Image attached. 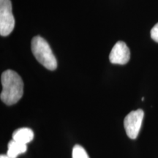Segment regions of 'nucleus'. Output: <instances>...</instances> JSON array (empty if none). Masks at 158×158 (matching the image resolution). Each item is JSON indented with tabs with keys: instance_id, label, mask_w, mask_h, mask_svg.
<instances>
[{
	"instance_id": "nucleus-10",
	"label": "nucleus",
	"mask_w": 158,
	"mask_h": 158,
	"mask_svg": "<svg viewBox=\"0 0 158 158\" xmlns=\"http://www.w3.org/2000/svg\"><path fill=\"white\" fill-rule=\"evenodd\" d=\"M0 158H9V157H7V155H1V156H0Z\"/></svg>"
},
{
	"instance_id": "nucleus-6",
	"label": "nucleus",
	"mask_w": 158,
	"mask_h": 158,
	"mask_svg": "<svg viewBox=\"0 0 158 158\" xmlns=\"http://www.w3.org/2000/svg\"><path fill=\"white\" fill-rule=\"evenodd\" d=\"M33 138H34V133L30 128H19L14 131L13 134V140L25 145L32 141Z\"/></svg>"
},
{
	"instance_id": "nucleus-1",
	"label": "nucleus",
	"mask_w": 158,
	"mask_h": 158,
	"mask_svg": "<svg viewBox=\"0 0 158 158\" xmlns=\"http://www.w3.org/2000/svg\"><path fill=\"white\" fill-rule=\"evenodd\" d=\"M2 91L0 98L4 103L12 106L19 101L23 94V83L21 76L15 71L7 70L1 76Z\"/></svg>"
},
{
	"instance_id": "nucleus-5",
	"label": "nucleus",
	"mask_w": 158,
	"mask_h": 158,
	"mask_svg": "<svg viewBox=\"0 0 158 158\" xmlns=\"http://www.w3.org/2000/svg\"><path fill=\"white\" fill-rule=\"evenodd\" d=\"M130 51L125 43L118 41L114 45L109 55V60L112 64H125L129 62Z\"/></svg>"
},
{
	"instance_id": "nucleus-8",
	"label": "nucleus",
	"mask_w": 158,
	"mask_h": 158,
	"mask_svg": "<svg viewBox=\"0 0 158 158\" xmlns=\"http://www.w3.org/2000/svg\"><path fill=\"white\" fill-rule=\"evenodd\" d=\"M72 158H89V157L81 146L76 145L73 149Z\"/></svg>"
},
{
	"instance_id": "nucleus-4",
	"label": "nucleus",
	"mask_w": 158,
	"mask_h": 158,
	"mask_svg": "<svg viewBox=\"0 0 158 158\" xmlns=\"http://www.w3.org/2000/svg\"><path fill=\"white\" fill-rule=\"evenodd\" d=\"M143 110L138 109L131 111L124 118V129L127 136L131 139H135L138 137L143 122Z\"/></svg>"
},
{
	"instance_id": "nucleus-7",
	"label": "nucleus",
	"mask_w": 158,
	"mask_h": 158,
	"mask_svg": "<svg viewBox=\"0 0 158 158\" xmlns=\"http://www.w3.org/2000/svg\"><path fill=\"white\" fill-rule=\"evenodd\" d=\"M7 147L8 149L7 155L9 158H16L21 154L25 153L27 150V145L19 143L13 139L9 142Z\"/></svg>"
},
{
	"instance_id": "nucleus-2",
	"label": "nucleus",
	"mask_w": 158,
	"mask_h": 158,
	"mask_svg": "<svg viewBox=\"0 0 158 158\" xmlns=\"http://www.w3.org/2000/svg\"><path fill=\"white\" fill-rule=\"evenodd\" d=\"M31 51L35 59L43 66L49 70H54L57 68V61L53 54L50 45L43 37L36 36L31 40Z\"/></svg>"
},
{
	"instance_id": "nucleus-3",
	"label": "nucleus",
	"mask_w": 158,
	"mask_h": 158,
	"mask_svg": "<svg viewBox=\"0 0 158 158\" xmlns=\"http://www.w3.org/2000/svg\"><path fill=\"white\" fill-rule=\"evenodd\" d=\"M15 19L12 12L10 0H0V35L5 37L13 31Z\"/></svg>"
},
{
	"instance_id": "nucleus-9",
	"label": "nucleus",
	"mask_w": 158,
	"mask_h": 158,
	"mask_svg": "<svg viewBox=\"0 0 158 158\" xmlns=\"http://www.w3.org/2000/svg\"><path fill=\"white\" fill-rule=\"evenodd\" d=\"M151 37L153 40L158 43V23L154 26L151 30Z\"/></svg>"
}]
</instances>
